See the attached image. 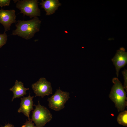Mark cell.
<instances>
[{"label": "cell", "instance_id": "obj_1", "mask_svg": "<svg viewBox=\"0 0 127 127\" xmlns=\"http://www.w3.org/2000/svg\"><path fill=\"white\" fill-rule=\"evenodd\" d=\"M41 23V21L37 17L27 21L18 20L16 25V28L12 31V34L27 40L30 39L39 31Z\"/></svg>", "mask_w": 127, "mask_h": 127}, {"label": "cell", "instance_id": "obj_2", "mask_svg": "<svg viewBox=\"0 0 127 127\" xmlns=\"http://www.w3.org/2000/svg\"><path fill=\"white\" fill-rule=\"evenodd\" d=\"M112 81L114 85L111 88L109 97L115 103L118 111H123L127 105L126 92L117 78H114Z\"/></svg>", "mask_w": 127, "mask_h": 127}, {"label": "cell", "instance_id": "obj_3", "mask_svg": "<svg viewBox=\"0 0 127 127\" xmlns=\"http://www.w3.org/2000/svg\"><path fill=\"white\" fill-rule=\"evenodd\" d=\"M35 108L32 111L31 120L36 124V127H43L52 118V115L46 107L41 105L39 101L37 105H34Z\"/></svg>", "mask_w": 127, "mask_h": 127}, {"label": "cell", "instance_id": "obj_4", "mask_svg": "<svg viewBox=\"0 0 127 127\" xmlns=\"http://www.w3.org/2000/svg\"><path fill=\"white\" fill-rule=\"evenodd\" d=\"M16 7L20 11V13L30 18L40 15L37 0H19L16 3Z\"/></svg>", "mask_w": 127, "mask_h": 127}, {"label": "cell", "instance_id": "obj_5", "mask_svg": "<svg viewBox=\"0 0 127 127\" xmlns=\"http://www.w3.org/2000/svg\"><path fill=\"white\" fill-rule=\"evenodd\" d=\"M69 93L62 91L59 88L57 89L55 94L48 98V105L51 109L56 111L64 108L65 104L70 98Z\"/></svg>", "mask_w": 127, "mask_h": 127}, {"label": "cell", "instance_id": "obj_6", "mask_svg": "<svg viewBox=\"0 0 127 127\" xmlns=\"http://www.w3.org/2000/svg\"><path fill=\"white\" fill-rule=\"evenodd\" d=\"M32 87L35 94V97L40 96L43 98L45 96H48L52 93V89L51 83L44 77L40 78L33 84Z\"/></svg>", "mask_w": 127, "mask_h": 127}, {"label": "cell", "instance_id": "obj_7", "mask_svg": "<svg viewBox=\"0 0 127 127\" xmlns=\"http://www.w3.org/2000/svg\"><path fill=\"white\" fill-rule=\"evenodd\" d=\"M14 10H0V23L4 26V32L9 30L12 24L15 23L16 16Z\"/></svg>", "mask_w": 127, "mask_h": 127}, {"label": "cell", "instance_id": "obj_8", "mask_svg": "<svg viewBox=\"0 0 127 127\" xmlns=\"http://www.w3.org/2000/svg\"><path fill=\"white\" fill-rule=\"evenodd\" d=\"M112 61L115 67L116 75L118 77L119 70L123 67L127 62V53L125 52L124 48H122L118 50Z\"/></svg>", "mask_w": 127, "mask_h": 127}, {"label": "cell", "instance_id": "obj_9", "mask_svg": "<svg viewBox=\"0 0 127 127\" xmlns=\"http://www.w3.org/2000/svg\"><path fill=\"white\" fill-rule=\"evenodd\" d=\"M34 97L33 96H31L29 94L28 96L26 97H23L20 99L21 102L20 107L18 110V112L19 113H23L28 117V120L31 119L29 116L30 112L33 110V99Z\"/></svg>", "mask_w": 127, "mask_h": 127}, {"label": "cell", "instance_id": "obj_10", "mask_svg": "<svg viewBox=\"0 0 127 127\" xmlns=\"http://www.w3.org/2000/svg\"><path fill=\"white\" fill-rule=\"evenodd\" d=\"M41 7L44 9L48 16L52 14L57 10L61 4L58 0H42L40 3Z\"/></svg>", "mask_w": 127, "mask_h": 127}, {"label": "cell", "instance_id": "obj_11", "mask_svg": "<svg viewBox=\"0 0 127 127\" xmlns=\"http://www.w3.org/2000/svg\"><path fill=\"white\" fill-rule=\"evenodd\" d=\"M29 89V88H26L24 87L23 83L16 80L14 85L9 89L13 94L12 101L15 98L23 96L26 94V91Z\"/></svg>", "mask_w": 127, "mask_h": 127}, {"label": "cell", "instance_id": "obj_12", "mask_svg": "<svg viewBox=\"0 0 127 127\" xmlns=\"http://www.w3.org/2000/svg\"><path fill=\"white\" fill-rule=\"evenodd\" d=\"M117 121L120 125L125 126H127V111H123L120 112L118 115Z\"/></svg>", "mask_w": 127, "mask_h": 127}, {"label": "cell", "instance_id": "obj_13", "mask_svg": "<svg viewBox=\"0 0 127 127\" xmlns=\"http://www.w3.org/2000/svg\"><path fill=\"white\" fill-rule=\"evenodd\" d=\"M7 40V36L5 33L0 34V48L5 45Z\"/></svg>", "mask_w": 127, "mask_h": 127}, {"label": "cell", "instance_id": "obj_14", "mask_svg": "<svg viewBox=\"0 0 127 127\" xmlns=\"http://www.w3.org/2000/svg\"><path fill=\"white\" fill-rule=\"evenodd\" d=\"M123 75L124 79V85L123 86L124 88L127 91V70L125 69L122 72Z\"/></svg>", "mask_w": 127, "mask_h": 127}, {"label": "cell", "instance_id": "obj_15", "mask_svg": "<svg viewBox=\"0 0 127 127\" xmlns=\"http://www.w3.org/2000/svg\"><path fill=\"white\" fill-rule=\"evenodd\" d=\"M21 127H36L34 125V123L32 122L31 119L28 120H26V122L21 126Z\"/></svg>", "mask_w": 127, "mask_h": 127}, {"label": "cell", "instance_id": "obj_16", "mask_svg": "<svg viewBox=\"0 0 127 127\" xmlns=\"http://www.w3.org/2000/svg\"><path fill=\"white\" fill-rule=\"evenodd\" d=\"M10 0H0V7L9 6L10 4Z\"/></svg>", "mask_w": 127, "mask_h": 127}, {"label": "cell", "instance_id": "obj_17", "mask_svg": "<svg viewBox=\"0 0 127 127\" xmlns=\"http://www.w3.org/2000/svg\"><path fill=\"white\" fill-rule=\"evenodd\" d=\"M1 127H15L14 125L12 124H10L9 123L6 124L4 126H2Z\"/></svg>", "mask_w": 127, "mask_h": 127}]
</instances>
